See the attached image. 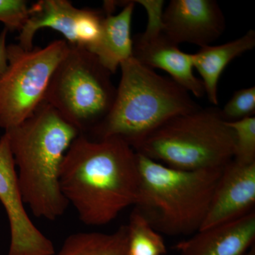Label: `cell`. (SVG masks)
Segmentation results:
<instances>
[{"mask_svg":"<svg viewBox=\"0 0 255 255\" xmlns=\"http://www.w3.org/2000/svg\"><path fill=\"white\" fill-rule=\"evenodd\" d=\"M60 185L84 224L105 226L136 203L137 152L118 137L95 139L80 134L64 156Z\"/></svg>","mask_w":255,"mask_h":255,"instance_id":"obj_1","label":"cell"},{"mask_svg":"<svg viewBox=\"0 0 255 255\" xmlns=\"http://www.w3.org/2000/svg\"><path fill=\"white\" fill-rule=\"evenodd\" d=\"M4 132L25 205L38 218L61 217L69 204L60 189V167L80 132L44 101L29 118Z\"/></svg>","mask_w":255,"mask_h":255,"instance_id":"obj_2","label":"cell"},{"mask_svg":"<svg viewBox=\"0 0 255 255\" xmlns=\"http://www.w3.org/2000/svg\"><path fill=\"white\" fill-rule=\"evenodd\" d=\"M122 77L113 107L92 138L115 137L132 149L169 119L201 108L189 92L133 58L120 65Z\"/></svg>","mask_w":255,"mask_h":255,"instance_id":"obj_3","label":"cell"},{"mask_svg":"<svg viewBox=\"0 0 255 255\" xmlns=\"http://www.w3.org/2000/svg\"><path fill=\"white\" fill-rule=\"evenodd\" d=\"M140 188L134 209L158 233L189 235L200 230L223 169L184 171L137 153Z\"/></svg>","mask_w":255,"mask_h":255,"instance_id":"obj_4","label":"cell"},{"mask_svg":"<svg viewBox=\"0 0 255 255\" xmlns=\"http://www.w3.org/2000/svg\"><path fill=\"white\" fill-rule=\"evenodd\" d=\"M215 107L180 114L149 134L137 153L184 171L223 169L233 159L234 133Z\"/></svg>","mask_w":255,"mask_h":255,"instance_id":"obj_5","label":"cell"},{"mask_svg":"<svg viewBox=\"0 0 255 255\" xmlns=\"http://www.w3.org/2000/svg\"><path fill=\"white\" fill-rule=\"evenodd\" d=\"M69 45L55 69L44 101L80 134L91 135L113 107L112 74L86 48Z\"/></svg>","mask_w":255,"mask_h":255,"instance_id":"obj_6","label":"cell"},{"mask_svg":"<svg viewBox=\"0 0 255 255\" xmlns=\"http://www.w3.org/2000/svg\"><path fill=\"white\" fill-rule=\"evenodd\" d=\"M68 48L64 40L29 50L7 45V68L0 75V127L5 131L29 118L44 102L52 75Z\"/></svg>","mask_w":255,"mask_h":255,"instance_id":"obj_7","label":"cell"},{"mask_svg":"<svg viewBox=\"0 0 255 255\" xmlns=\"http://www.w3.org/2000/svg\"><path fill=\"white\" fill-rule=\"evenodd\" d=\"M144 6L148 21L145 31L132 38V58L147 68L167 72L174 82L196 97L205 95L204 84L194 74L192 56L184 53L164 33V1H135Z\"/></svg>","mask_w":255,"mask_h":255,"instance_id":"obj_8","label":"cell"},{"mask_svg":"<svg viewBox=\"0 0 255 255\" xmlns=\"http://www.w3.org/2000/svg\"><path fill=\"white\" fill-rule=\"evenodd\" d=\"M0 202L9 220L8 255H53V242L36 227L25 209L14 157L6 133L0 137Z\"/></svg>","mask_w":255,"mask_h":255,"instance_id":"obj_9","label":"cell"},{"mask_svg":"<svg viewBox=\"0 0 255 255\" xmlns=\"http://www.w3.org/2000/svg\"><path fill=\"white\" fill-rule=\"evenodd\" d=\"M164 33L175 44L211 46L222 36L226 20L214 0H172L162 16Z\"/></svg>","mask_w":255,"mask_h":255,"instance_id":"obj_10","label":"cell"},{"mask_svg":"<svg viewBox=\"0 0 255 255\" xmlns=\"http://www.w3.org/2000/svg\"><path fill=\"white\" fill-rule=\"evenodd\" d=\"M255 204V163L233 159L223 169L200 230L243 217L254 211Z\"/></svg>","mask_w":255,"mask_h":255,"instance_id":"obj_11","label":"cell"},{"mask_svg":"<svg viewBox=\"0 0 255 255\" xmlns=\"http://www.w3.org/2000/svg\"><path fill=\"white\" fill-rule=\"evenodd\" d=\"M90 9L74 6L68 0H41L30 7V14L17 38L21 48L33 49L38 30L49 28L61 33L67 43L81 46Z\"/></svg>","mask_w":255,"mask_h":255,"instance_id":"obj_12","label":"cell"},{"mask_svg":"<svg viewBox=\"0 0 255 255\" xmlns=\"http://www.w3.org/2000/svg\"><path fill=\"white\" fill-rule=\"evenodd\" d=\"M255 212L197 231L175 246L180 255H246L255 246Z\"/></svg>","mask_w":255,"mask_h":255,"instance_id":"obj_13","label":"cell"},{"mask_svg":"<svg viewBox=\"0 0 255 255\" xmlns=\"http://www.w3.org/2000/svg\"><path fill=\"white\" fill-rule=\"evenodd\" d=\"M114 3L116 6H123V9L116 15L105 13L100 38L86 48L112 75L117 71L121 64L132 57L130 27L136 4L134 1H114Z\"/></svg>","mask_w":255,"mask_h":255,"instance_id":"obj_14","label":"cell"},{"mask_svg":"<svg viewBox=\"0 0 255 255\" xmlns=\"http://www.w3.org/2000/svg\"><path fill=\"white\" fill-rule=\"evenodd\" d=\"M255 46V31L250 30L237 39L219 46L201 48L191 54L193 66L197 70L204 84L205 95L212 105H218V85L223 70L232 60Z\"/></svg>","mask_w":255,"mask_h":255,"instance_id":"obj_15","label":"cell"},{"mask_svg":"<svg viewBox=\"0 0 255 255\" xmlns=\"http://www.w3.org/2000/svg\"><path fill=\"white\" fill-rule=\"evenodd\" d=\"M57 255H128L127 225L112 233L87 232L70 235Z\"/></svg>","mask_w":255,"mask_h":255,"instance_id":"obj_16","label":"cell"},{"mask_svg":"<svg viewBox=\"0 0 255 255\" xmlns=\"http://www.w3.org/2000/svg\"><path fill=\"white\" fill-rule=\"evenodd\" d=\"M127 226L128 255H166L163 238L136 209L132 211Z\"/></svg>","mask_w":255,"mask_h":255,"instance_id":"obj_17","label":"cell"},{"mask_svg":"<svg viewBox=\"0 0 255 255\" xmlns=\"http://www.w3.org/2000/svg\"><path fill=\"white\" fill-rule=\"evenodd\" d=\"M234 133L233 160L239 163H255V117L226 122Z\"/></svg>","mask_w":255,"mask_h":255,"instance_id":"obj_18","label":"cell"},{"mask_svg":"<svg viewBox=\"0 0 255 255\" xmlns=\"http://www.w3.org/2000/svg\"><path fill=\"white\" fill-rule=\"evenodd\" d=\"M220 115L226 122H234L255 117V87L242 89L235 92L232 98L220 110Z\"/></svg>","mask_w":255,"mask_h":255,"instance_id":"obj_19","label":"cell"},{"mask_svg":"<svg viewBox=\"0 0 255 255\" xmlns=\"http://www.w3.org/2000/svg\"><path fill=\"white\" fill-rule=\"evenodd\" d=\"M30 14L27 1L0 0V22L8 31H21Z\"/></svg>","mask_w":255,"mask_h":255,"instance_id":"obj_20","label":"cell"},{"mask_svg":"<svg viewBox=\"0 0 255 255\" xmlns=\"http://www.w3.org/2000/svg\"><path fill=\"white\" fill-rule=\"evenodd\" d=\"M8 32L9 31L4 28L0 33V75L4 73L8 65L7 45H6Z\"/></svg>","mask_w":255,"mask_h":255,"instance_id":"obj_21","label":"cell"},{"mask_svg":"<svg viewBox=\"0 0 255 255\" xmlns=\"http://www.w3.org/2000/svg\"><path fill=\"white\" fill-rule=\"evenodd\" d=\"M246 255H255V246L248 251V253H247Z\"/></svg>","mask_w":255,"mask_h":255,"instance_id":"obj_22","label":"cell"}]
</instances>
